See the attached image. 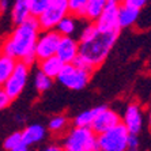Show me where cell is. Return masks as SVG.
Masks as SVG:
<instances>
[{
    "label": "cell",
    "instance_id": "1",
    "mask_svg": "<svg viewBox=\"0 0 151 151\" xmlns=\"http://www.w3.org/2000/svg\"><path fill=\"white\" fill-rule=\"evenodd\" d=\"M40 32L41 29L37 18H27L25 22L17 25L14 32L3 41L0 46V53L12 57L17 61L25 63L26 65H30L37 60L34 48Z\"/></svg>",
    "mask_w": 151,
    "mask_h": 151
},
{
    "label": "cell",
    "instance_id": "2",
    "mask_svg": "<svg viewBox=\"0 0 151 151\" xmlns=\"http://www.w3.org/2000/svg\"><path fill=\"white\" fill-rule=\"evenodd\" d=\"M119 32H99L94 25H87L82 29L79 35V55L78 59L83 61L93 71L106 60L114 46Z\"/></svg>",
    "mask_w": 151,
    "mask_h": 151
},
{
    "label": "cell",
    "instance_id": "3",
    "mask_svg": "<svg viewBox=\"0 0 151 151\" xmlns=\"http://www.w3.org/2000/svg\"><path fill=\"white\" fill-rule=\"evenodd\" d=\"M64 151H98L97 135L90 128L74 127L63 137Z\"/></svg>",
    "mask_w": 151,
    "mask_h": 151
},
{
    "label": "cell",
    "instance_id": "4",
    "mask_svg": "<svg viewBox=\"0 0 151 151\" xmlns=\"http://www.w3.org/2000/svg\"><path fill=\"white\" fill-rule=\"evenodd\" d=\"M129 136V132L120 123L119 125L113 127L112 129L98 135L97 142L99 150L102 151H127Z\"/></svg>",
    "mask_w": 151,
    "mask_h": 151
},
{
    "label": "cell",
    "instance_id": "5",
    "mask_svg": "<svg viewBox=\"0 0 151 151\" xmlns=\"http://www.w3.org/2000/svg\"><path fill=\"white\" fill-rule=\"evenodd\" d=\"M91 74L93 72L76 67L75 64H64L57 76V81L64 87L78 91V90H83L88 84L91 79Z\"/></svg>",
    "mask_w": 151,
    "mask_h": 151
},
{
    "label": "cell",
    "instance_id": "6",
    "mask_svg": "<svg viewBox=\"0 0 151 151\" xmlns=\"http://www.w3.org/2000/svg\"><path fill=\"white\" fill-rule=\"evenodd\" d=\"M67 15H70L67 0H52L37 21L41 30H55L57 23Z\"/></svg>",
    "mask_w": 151,
    "mask_h": 151
},
{
    "label": "cell",
    "instance_id": "7",
    "mask_svg": "<svg viewBox=\"0 0 151 151\" xmlns=\"http://www.w3.org/2000/svg\"><path fill=\"white\" fill-rule=\"evenodd\" d=\"M27 79H29V65H26L25 63H21V61H17V65H15L12 74L6 81V83L1 86L3 90L6 91V94L10 97L11 101L17 99L23 93L26 84H27Z\"/></svg>",
    "mask_w": 151,
    "mask_h": 151
},
{
    "label": "cell",
    "instance_id": "8",
    "mask_svg": "<svg viewBox=\"0 0 151 151\" xmlns=\"http://www.w3.org/2000/svg\"><path fill=\"white\" fill-rule=\"evenodd\" d=\"M61 35L56 30H44L40 32L37 42H35L34 55L37 60H44L48 57L56 56V50Z\"/></svg>",
    "mask_w": 151,
    "mask_h": 151
},
{
    "label": "cell",
    "instance_id": "9",
    "mask_svg": "<svg viewBox=\"0 0 151 151\" xmlns=\"http://www.w3.org/2000/svg\"><path fill=\"white\" fill-rule=\"evenodd\" d=\"M120 123H121V119H120L119 113H116L114 110L109 109V108H106V106H101L94 121H93L91 127H90V129L98 136V135L104 134L106 131L112 129L113 127L119 125Z\"/></svg>",
    "mask_w": 151,
    "mask_h": 151
},
{
    "label": "cell",
    "instance_id": "10",
    "mask_svg": "<svg viewBox=\"0 0 151 151\" xmlns=\"http://www.w3.org/2000/svg\"><path fill=\"white\" fill-rule=\"evenodd\" d=\"M121 120H123L121 124L125 127V129L129 132V135H137L142 131V127H143L142 108L137 104H129L127 106Z\"/></svg>",
    "mask_w": 151,
    "mask_h": 151
},
{
    "label": "cell",
    "instance_id": "11",
    "mask_svg": "<svg viewBox=\"0 0 151 151\" xmlns=\"http://www.w3.org/2000/svg\"><path fill=\"white\" fill-rule=\"evenodd\" d=\"M117 11H119V6H116V4H106V7L104 8L102 14L94 22V26L97 27V30L104 33L120 32L119 25H117Z\"/></svg>",
    "mask_w": 151,
    "mask_h": 151
},
{
    "label": "cell",
    "instance_id": "12",
    "mask_svg": "<svg viewBox=\"0 0 151 151\" xmlns=\"http://www.w3.org/2000/svg\"><path fill=\"white\" fill-rule=\"evenodd\" d=\"M79 55V42L72 37H61L56 50V57L63 64H72Z\"/></svg>",
    "mask_w": 151,
    "mask_h": 151
},
{
    "label": "cell",
    "instance_id": "13",
    "mask_svg": "<svg viewBox=\"0 0 151 151\" xmlns=\"http://www.w3.org/2000/svg\"><path fill=\"white\" fill-rule=\"evenodd\" d=\"M22 135V143L30 147L34 144L41 143L46 137V129L41 124H30L21 132Z\"/></svg>",
    "mask_w": 151,
    "mask_h": 151
},
{
    "label": "cell",
    "instance_id": "14",
    "mask_svg": "<svg viewBox=\"0 0 151 151\" xmlns=\"http://www.w3.org/2000/svg\"><path fill=\"white\" fill-rule=\"evenodd\" d=\"M140 17V11L134 10L127 6H119V11H117V25L119 29H127L134 26Z\"/></svg>",
    "mask_w": 151,
    "mask_h": 151
},
{
    "label": "cell",
    "instance_id": "15",
    "mask_svg": "<svg viewBox=\"0 0 151 151\" xmlns=\"http://www.w3.org/2000/svg\"><path fill=\"white\" fill-rule=\"evenodd\" d=\"M63 65L64 64L56 56L48 57V59H44L40 61V72H42L44 75H46L53 81V79H57Z\"/></svg>",
    "mask_w": 151,
    "mask_h": 151
},
{
    "label": "cell",
    "instance_id": "16",
    "mask_svg": "<svg viewBox=\"0 0 151 151\" xmlns=\"http://www.w3.org/2000/svg\"><path fill=\"white\" fill-rule=\"evenodd\" d=\"M30 18V10H29V0H15L11 8V19L15 25H19Z\"/></svg>",
    "mask_w": 151,
    "mask_h": 151
},
{
    "label": "cell",
    "instance_id": "17",
    "mask_svg": "<svg viewBox=\"0 0 151 151\" xmlns=\"http://www.w3.org/2000/svg\"><path fill=\"white\" fill-rule=\"evenodd\" d=\"M15 65H17V60L0 53V87L6 83V81L12 74Z\"/></svg>",
    "mask_w": 151,
    "mask_h": 151
},
{
    "label": "cell",
    "instance_id": "18",
    "mask_svg": "<svg viewBox=\"0 0 151 151\" xmlns=\"http://www.w3.org/2000/svg\"><path fill=\"white\" fill-rule=\"evenodd\" d=\"M61 37H72L74 33H76V19L72 15L64 17L61 21L57 23L55 29Z\"/></svg>",
    "mask_w": 151,
    "mask_h": 151
},
{
    "label": "cell",
    "instance_id": "19",
    "mask_svg": "<svg viewBox=\"0 0 151 151\" xmlns=\"http://www.w3.org/2000/svg\"><path fill=\"white\" fill-rule=\"evenodd\" d=\"M106 4H108L106 0H88L86 12H84V18L88 19V21L95 22L99 15L102 14V11L106 7Z\"/></svg>",
    "mask_w": 151,
    "mask_h": 151
},
{
    "label": "cell",
    "instance_id": "20",
    "mask_svg": "<svg viewBox=\"0 0 151 151\" xmlns=\"http://www.w3.org/2000/svg\"><path fill=\"white\" fill-rule=\"evenodd\" d=\"M99 108H93V109H88V110H84V112L79 113L76 117H75L74 123H75V127H82V128H90L94 121L97 113H98Z\"/></svg>",
    "mask_w": 151,
    "mask_h": 151
},
{
    "label": "cell",
    "instance_id": "21",
    "mask_svg": "<svg viewBox=\"0 0 151 151\" xmlns=\"http://www.w3.org/2000/svg\"><path fill=\"white\" fill-rule=\"evenodd\" d=\"M68 125V117L64 116V114H56L49 120L48 123V129L53 134H59V132H63Z\"/></svg>",
    "mask_w": 151,
    "mask_h": 151
},
{
    "label": "cell",
    "instance_id": "22",
    "mask_svg": "<svg viewBox=\"0 0 151 151\" xmlns=\"http://www.w3.org/2000/svg\"><path fill=\"white\" fill-rule=\"evenodd\" d=\"M68 3V12L75 18H84L86 7L88 0H67Z\"/></svg>",
    "mask_w": 151,
    "mask_h": 151
},
{
    "label": "cell",
    "instance_id": "23",
    "mask_svg": "<svg viewBox=\"0 0 151 151\" xmlns=\"http://www.w3.org/2000/svg\"><path fill=\"white\" fill-rule=\"evenodd\" d=\"M52 0H29V10H30V17L38 18L40 15L46 10Z\"/></svg>",
    "mask_w": 151,
    "mask_h": 151
},
{
    "label": "cell",
    "instance_id": "24",
    "mask_svg": "<svg viewBox=\"0 0 151 151\" xmlns=\"http://www.w3.org/2000/svg\"><path fill=\"white\" fill-rule=\"evenodd\" d=\"M34 86H35V88H37V91L45 93L52 87V79L38 71L37 75H35V78H34Z\"/></svg>",
    "mask_w": 151,
    "mask_h": 151
},
{
    "label": "cell",
    "instance_id": "25",
    "mask_svg": "<svg viewBox=\"0 0 151 151\" xmlns=\"http://www.w3.org/2000/svg\"><path fill=\"white\" fill-rule=\"evenodd\" d=\"M22 144V135L21 132H12V134H10L6 139H4V148L7 151H11L12 148L18 147V146H21Z\"/></svg>",
    "mask_w": 151,
    "mask_h": 151
},
{
    "label": "cell",
    "instance_id": "26",
    "mask_svg": "<svg viewBox=\"0 0 151 151\" xmlns=\"http://www.w3.org/2000/svg\"><path fill=\"white\" fill-rule=\"evenodd\" d=\"M148 1L150 0H123L121 3H123V6H127V7H131V8H134V10L140 11L147 6Z\"/></svg>",
    "mask_w": 151,
    "mask_h": 151
},
{
    "label": "cell",
    "instance_id": "27",
    "mask_svg": "<svg viewBox=\"0 0 151 151\" xmlns=\"http://www.w3.org/2000/svg\"><path fill=\"white\" fill-rule=\"evenodd\" d=\"M10 104H11L10 97L6 94V91L3 90V87H0V112L4 110V109H7L8 106H10Z\"/></svg>",
    "mask_w": 151,
    "mask_h": 151
},
{
    "label": "cell",
    "instance_id": "28",
    "mask_svg": "<svg viewBox=\"0 0 151 151\" xmlns=\"http://www.w3.org/2000/svg\"><path fill=\"white\" fill-rule=\"evenodd\" d=\"M127 151H139V139H137L136 135H131L129 136Z\"/></svg>",
    "mask_w": 151,
    "mask_h": 151
},
{
    "label": "cell",
    "instance_id": "29",
    "mask_svg": "<svg viewBox=\"0 0 151 151\" xmlns=\"http://www.w3.org/2000/svg\"><path fill=\"white\" fill-rule=\"evenodd\" d=\"M41 151H64V150L59 144H49V146H46V147L42 148Z\"/></svg>",
    "mask_w": 151,
    "mask_h": 151
},
{
    "label": "cell",
    "instance_id": "30",
    "mask_svg": "<svg viewBox=\"0 0 151 151\" xmlns=\"http://www.w3.org/2000/svg\"><path fill=\"white\" fill-rule=\"evenodd\" d=\"M8 7H10V1L8 0H0V12L7 11Z\"/></svg>",
    "mask_w": 151,
    "mask_h": 151
},
{
    "label": "cell",
    "instance_id": "31",
    "mask_svg": "<svg viewBox=\"0 0 151 151\" xmlns=\"http://www.w3.org/2000/svg\"><path fill=\"white\" fill-rule=\"evenodd\" d=\"M11 151H30V150H29V147H27V146H25V144L22 143L21 146H18V147L12 148V150H11Z\"/></svg>",
    "mask_w": 151,
    "mask_h": 151
},
{
    "label": "cell",
    "instance_id": "32",
    "mask_svg": "<svg viewBox=\"0 0 151 151\" xmlns=\"http://www.w3.org/2000/svg\"><path fill=\"white\" fill-rule=\"evenodd\" d=\"M108 1V4H116V6H119V3H121L123 0H106Z\"/></svg>",
    "mask_w": 151,
    "mask_h": 151
},
{
    "label": "cell",
    "instance_id": "33",
    "mask_svg": "<svg viewBox=\"0 0 151 151\" xmlns=\"http://www.w3.org/2000/svg\"><path fill=\"white\" fill-rule=\"evenodd\" d=\"M148 125L151 128V110H150V114H148Z\"/></svg>",
    "mask_w": 151,
    "mask_h": 151
},
{
    "label": "cell",
    "instance_id": "34",
    "mask_svg": "<svg viewBox=\"0 0 151 151\" xmlns=\"http://www.w3.org/2000/svg\"><path fill=\"white\" fill-rule=\"evenodd\" d=\"M98 151H102V150H98Z\"/></svg>",
    "mask_w": 151,
    "mask_h": 151
}]
</instances>
